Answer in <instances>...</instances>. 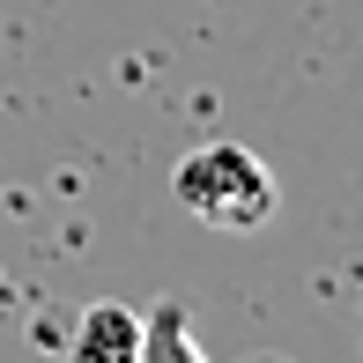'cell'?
Listing matches in <instances>:
<instances>
[{
    "label": "cell",
    "mask_w": 363,
    "mask_h": 363,
    "mask_svg": "<svg viewBox=\"0 0 363 363\" xmlns=\"http://www.w3.org/2000/svg\"><path fill=\"white\" fill-rule=\"evenodd\" d=\"M171 201L223 238H252V230L274 223L282 193H274V171L245 141H193L171 171Z\"/></svg>",
    "instance_id": "cell-1"
},
{
    "label": "cell",
    "mask_w": 363,
    "mask_h": 363,
    "mask_svg": "<svg viewBox=\"0 0 363 363\" xmlns=\"http://www.w3.org/2000/svg\"><path fill=\"white\" fill-rule=\"evenodd\" d=\"M134 349H141V311L134 304H89L74 319L67 363H134Z\"/></svg>",
    "instance_id": "cell-2"
},
{
    "label": "cell",
    "mask_w": 363,
    "mask_h": 363,
    "mask_svg": "<svg viewBox=\"0 0 363 363\" xmlns=\"http://www.w3.org/2000/svg\"><path fill=\"white\" fill-rule=\"evenodd\" d=\"M134 363H208L201 356V341H193V319H186V304H148L141 311V349H134Z\"/></svg>",
    "instance_id": "cell-3"
},
{
    "label": "cell",
    "mask_w": 363,
    "mask_h": 363,
    "mask_svg": "<svg viewBox=\"0 0 363 363\" xmlns=\"http://www.w3.org/2000/svg\"><path fill=\"white\" fill-rule=\"evenodd\" d=\"M245 363H289V356H274V349H259V356H245Z\"/></svg>",
    "instance_id": "cell-4"
}]
</instances>
